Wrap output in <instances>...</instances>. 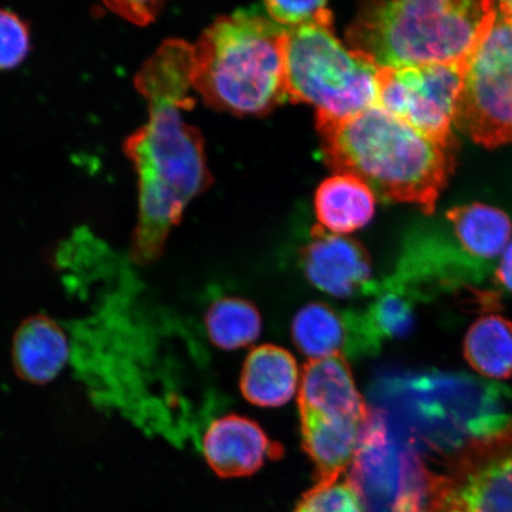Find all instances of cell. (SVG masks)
<instances>
[{"label": "cell", "instance_id": "obj_1", "mask_svg": "<svg viewBox=\"0 0 512 512\" xmlns=\"http://www.w3.org/2000/svg\"><path fill=\"white\" fill-rule=\"evenodd\" d=\"M192 73L194 46L168 40L134 80L149 104V120L125 144L139 179V217L130 253L138 265L162 255L171 229L211 182L201 133L184 118L195 105Z\"/></svg>", "mask_w": 512, "mask_h": 512}, {"label": "cell", "instance_id": "obj_2", "mask_svg": "<svg viewBox=\"0 0 512 512\" xmlns=\"http://www.w3.org/2000/svg\"><path fill=\"white\" fill-rule=\"evenodd\" d=\"M325 163L361 179L376 196L434 213L456 168V147L435 142L374 106L348 118L317 112Z\"/></svg>", "mask_w": 512, "mask_h": 512}, {"label": "cell", "instance_id": "obj_3", "mask_svg": "<svg viewBox=\"0 0 512 512\" xmlns=\"http://www.w3.org/2000/svg\"><path fill=\"white\" fill-rule=\"evenodd\" d=\"M496 16L490 0L371 2L352 19L347 42L377 68L466 62Z\"/></svg>", "mask_w": 512, "mask_h": 512}, {"label": "cell", "instance_id": "obj_4", "mask_svg": "<svg viewBox=\"0 0 512 512\" xmlns=\"http://www.w3.org/2000/svg\"><path fill=\"white\" fill-rule=\"evenodd\" d=\"M287 30L259 10L221 17L194 46L192 86L210 107L265 115L287 100Z\"/></svg>", "mask_w": 512, "mask_h": 512}, {"label": "cell", "instance_id": "obj_5", "mask_svg": "<svg viewBox=\"0 0 512 512\" xmlns=\"http://www.w3.org/2000/svg\"><path fill=\"white\" fill-rule=\"evenodd\" d=\"M377 68L344 46L332 28L287 30V100L305 102L317 112L348 118L379 104Z\"/></svg>", "mask_w": 512, "mask_h": 512}, {"label": "cell", "instance_id": "obj_6", "mask_svg": "<svg viewBox=\"0 0 512 512\" xmlns=\"http://www.w3.org/2000/svg\"><path fill=\"white\" fill-rule=\"evenodd\" d=\"M425 512H512V420L467 439L443 472L427 471Z\"/></svg>", "mask_w": 512, "mask_h": 512}, {"label": "cell", "instance_id": "obj_7", "mask_svg": "<svg viewBox=\"0 0 512 512\" xmlns=\"http://www.w3.org/2000/svg\"><path fill=\"white\" fill-rule=\"evenodd\" d=\"M453 125L486 149L512 144V24L498 11L466 62Z\"/></svg>", "mask_w": 512, "mask_h": 512}, {"label": "cell", "instance_id": "obj_8", "mask_svg": "<svg viewBox=\"0 0 512 512\" xmlns=\"http://www.w3.org/2000/svg\"><path fill=\"white\" fill-rule=\"evenodd\" d=\"M466 62L379 68L377 106L435 142L457 145L452 127Z\"/></svg>", "mask_w": 512, "mask_h": 512}, {"label": "cell", "instance_id": "obj_9", "mask_svg": "<svg viewBox=\"0 0 512 512\" xmlns=\"http://www.w3.org/2000/svg\"><path fill=\"white\" fill-rule=\"evenodd\" d=\"M348 482L364 512H422L427 470L389 445L383 419L371 413Z\"/></svg>", "mask_w": 512, "mask_h": 512}, {"label": "cell", "instance_id": "obj_10", "mask_svg": "<svg viewBox=\"0 0 512 512\" xmlns=\"http://www.w3.org/2000/svg\"><path fill=\"white\" fill-rule=\"evenodd\" d=\"M300 259L310 283L330 296L350 298L370 284V256L362 243L319 224L311 229Z\"/></svg>", "mask_w": 512, "mask_h": 512}, {"label": "cell", "instance_id": "obj_11", "mask_svg": "<svg viewBox=\"0 0 512 512\" xmlns=\"http://www.w3.org/2000/svg\"><path fill=\"white\" fill-rule=\"evenodd\" d=\"M201 450L210 469L221 478L252 476L267 460L284 454V448L256 422L234 414L210 422Z\"/></svg>", "mask_w": 512, "mask_h": 512}, {"label": "cell", "instance_id": "obj_12", "mask_svg": "<svg viewBox=\"0 0 512 512\" xmlns=\"http://www.w3.org/2000/svg\"><path fill=\"white\" fill-rule=\"evenodd\" d=\"M299 413L368 421L371 413L343 355L310 360L299 382Z\"/></svg>", "mask_w": 512, "mask_h": 512}, {"label": "cell", "instance_id": "obj_13", "mask_svg": "<svg viewBox=\"0 0 512 512\" xmlns=\"http://www.w3.org/2000/svg\"><path fill=\"white\" fill-rule=\"evenodd\" d=\"M10 354L19 380L46 386L66 369L70 342L66 330L54 318L36 313L19 323Z\"/></svg>", "mask_w": 512, "mask_h": 512}, {"label": "cell", "instance_id": "obj_14", "mask_svg": "<svg viewBox=\"0 0 512 512\" xmlns=\"http://www.w3.org/2000/svg\"><path fill=\"white\" fill-rule=\"evenodd\" d=\"M369 420L300 413L303 447L315 465L317 483L335 482L354 463Z\"/></svg>", "mask_w": 512, "mask_h": 512}, {"label": "cell", "instance_id": "obj_15", "mask_svg": "<svg viewBox=\"0 0 512 512\" xmlns=\"http://www.w3.org/2000/svg\"><path fill=\"white\" fill-rule=\"evenodd\" d=\"M299 387L297 362L287 350L266 344L249 352L240 388L248 402L264 408L284 406Z\"/></svg>", "mask_w": 512, "mask_h": 512}, {"label": "cell", "instance_id": "obj_16", "mask_svg": "<svg viewBox=\"0 0 512 512\" xmlns=\"http://www.w3.org/2000/svg\"><path fill=\"white\" fill-rule=\"evenodd\" d=\"M376 195L355 176L336 174L319 185L315 210L319 226L344 235L361 229L373 219Z\"/></svg>", "mask_w": 512, "mask_h": 512}, {"label": "cell", "instance_id": "obj_17", "mask_svg": "<svg viewBox=\"0 0 512 512\" xmlns=\"http://www.w3.org/2000/svg\"><path fill=\"white\" fill-rule=\"evenodd\" d=\"M447 220L465 253L494 259L511 241L512 222L503 210L483 203L464 204L447 211Z\"/></svg>", "mask_w": 512, "mask_h": 512}, {"label": "cell", "instance_id": "obj_18", "mask_svg": "<svg viewBox=\"0 0 512 512\" xmlns=\"http://www.w3.org/2000/svg\"><path fill=\"white\" fill-rule=\"evenodd\" d=\"M463 351L467 364L485 379H511V320L499 313L480 316L466 332Z\"/></svg>", "mask_w": 512, "mask_h": 512}, {"label": "cell", "instance_id": "obj_19", "mask_svg": "<svg viewBox=\"0 0 512 512\" xmlns=\"http://www.w3.org/2000/svg\"><path fill=\"white\" fill-rule=\"evenodd\" d=\"M210 342L221 350H236L252 344L261 334L258 309L246 299H216L204 317Z\"/></svg>", "mask_w": 512, "mask_h": 512}, {"label": "cell", "instance_id": "obj_20", "mask_svg": "<svg viewBox=\"0 0 512 512\" xmlns=\"http://www.w3.org/2000/svg\"><path fill=\"white\" fill-rule=\"evenodd\" d=\"M292 336L297 348L311 360L342 355L347 329L331 306L312 303L294 317Z\"/></svg>", "mask_w": 512, "mask_h": 512}, {"label": "cell", "instance_id": "obj_21", "mask_svg": "<svg viewBox=\"0 0 512 512\" xmlns=\"http://www.w3.org/2000/svg\"><path fill=\"white\" fill-rule=\"evenodd\" d=\"M293 512H364L356 491L348 480L317 483L306 491Z\"/></svg>", "mask_w": 512, "mask_h": 512}, {"label": "cell", "instance_id": "obj_22", "mask_svg": "<svg viewBox=\"0 0 512 512\" xmlns=\"http://www.w3.org/2000/svg\"><path fill=\"white\" fill-rule=\"evenodd\" d=\"M265 12L285 30L304 27L332 28L334 15L325 2H267Z\"/></svg>", "mask_w": 512, "mask_h": 512}, {"label": "cell", "instance_id": "obj_23", "mask_svg": "<svg viewBox=\"0 0 512 512\" xmlns=\"http://www.w3.org/2000/svg\"><path fill=\"white\" fill-rule=\"evenodd\" d=\"M29 49L27 24L12 12L0 9V70L19 66L27 57Z\"/></svg>", "mask_w": 512, "mask_h": 512}, {"label": "cell", "instance_id": "obj_24", "mask_svg": "<svg viewBox=\"0 0 512 512\" xmlns=\"http://www.w3.org/2000/svg\"><path fill=\"white\" fill-rule=\"evenodd\" d=\"M373 319L376 330L387 336L406 335L413 325V316L408 304L394 294H388L380 300L375 307Z\"/></svg>", "mask_w": 512, "mask_h": 512}, {"label": "cell", "instance_id": "obj_25", "mask_svg": "<svg viewBox=\"0 0 512 512\" xmlns=\"http://www.w3.org/2000/svg\"><path fill=\"white\" fill-rule=\"evenodd\" d=\"M118 15L138 24H146L152 21L158 14L160 3L151 2H125L108 4Z\"/></svg>", "mask_w": 512, "mask_h": 512}, {"label": "cell", "instance_id": "obj_26", "mask_svg": "<svg viewBox=\"0 0 512 512\" xmlns=\"http://www.w3.org/2000/svg\"><path fill=\"white\" fill-rule=\"evenodd\" d=\"M495 277L497 283L501 285L505 291L512 293V240L501 256V261L496 268Z\"/></svg>", "mask_w": 512, "mask_h": 512}, {"label": "cell", "instance_id": "obj_27", "mask_svg": "<svg viewBox=\"0 0 512 512\" xmlns=\"http://www.w3.org/2000/svg\"><path fill=\"white\" fill-rule=\"evenodd\" d=\"M498 14L512 24V0L497 3Z\"/></svg>", "mask_w": 512, "mask_h": 512}]
</instances>
